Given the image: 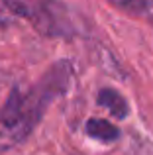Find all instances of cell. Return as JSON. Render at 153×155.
<instances>
[{
  "instance_id": "cell-2",
  "label": "cell",
  "mask_w": 153,
  "mask_h": 155,
  "mask_svg": "<svg viewBox=\"0 0 153 155\" xmlns=\"http://www.w3.org/2000/svg\"><path fill=\"white\" fill-rule=\"evenodd\" d=\"M14 16L26 20L45 38H73L76 26L61 0H2Z\"/></svg>"
},
{
  "instance_id": "cell-4",
  "label": "cell",
  "mask_w": 153,
  "mask_h": 155,
  "mask_svg": "<svg viewBox=\"0 0 153 155\" xmlns=\"http://www.w3.org/2000/svg\"><path fill=\"white\" fill-rule=\"evenodd\" d=\"M86 134L98 141H116L120 137V128L104 118H90L84 126Z\"/></svg>"
},
{
  "instance_id": "cell-3",
  "label": "cell",
  "mask_w": 153,
  "mask_h": 155,
  "mask_svg": "<svg viewBox=\"0 0 153 155\" xmlns=\"http://www.w3.org/2000/svg\"><path fill=\"white\" fill-rule=\"evenodd\" d=\"M96 102H98V106L106 108L108 112L114 118H118V120H124V118L130 114L126 98H124L118 91H114V88H102V91L98 92V96H96Z\"/></svg>"
},
{
  "instance_id": "cell-5",
  "label": "cell",
  "mask_w": 153,
  "mask_h": 155,
  "mask_svg": "<svg viewBox=\"0 0 153 155\" xmlns=\"http://www.w3.org/2000/svg\"><path fill=\"white\" fill-rule=\"evenodd\" d=\"M108 2L130 14H145L153 8V0H108Z\"/></svg>"
},
{
  "instance_id": "cell-1",
  "label": "cell",
  "mask_w": 153,
  "mask_h": 155,
  "mask_svg": "<svg viewBox=\"0 0 153 155\" xmlns=\"http://www.w3.org/2000/svg\"><path fill=\"white\" fill-rule=\"evenodd\" d=\"M71 79L73 65L63 59L51 65L28 91L12 88L8 100L0 108V149L14 147L28 140L41 122L47 106L67 92Z\"/></svg>"
}]
</instances>
